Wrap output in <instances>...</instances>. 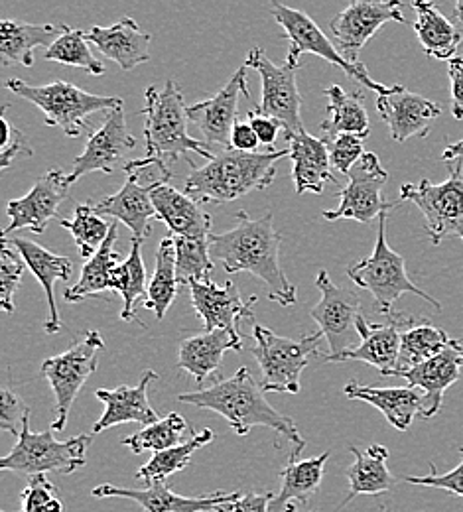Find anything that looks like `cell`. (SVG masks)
Wrapping results in <instances>:
<instances>
[{
    "mask_svg": "<svg viewBox=\"0 0 463 512\" xmlns=\"http://www.w3.org/2000/svg\"><path fill=\"white\" fill-rule=\"evenodd\" d=\"M282 237L274 227L272 211L259 219H253L247 211H237L235 225L221 235H211L209 247L225 272H249L261 278L268 300L288 308L296 304V286L280 266Z\"/></svg>",
    "mask_w": 463,
    "mask_h": 512,
    "instance_id": "1",
    "label": "cell"
},
{
    "mask_svg": "<svg viewBox=\"0 0 463 512\" xmlns=\"http://www.w3.org/2000/svg\"><path fill=\"white\" fill-rule=\"evenodd\" d=\"M144 105V140L146 156L142 160H133L125 172H144L148 168H158L164 180L172 178L170 166L190 152L201 158L213 160L215 154L205 146V142L196 140L188 134V105L180 91V85L174 79H168L162 89L148 87Z\"/></svg>",
    "mask_w": 463,
    "mask_h": 512,
    "instance_id": "2",
    "label": "cell"
},
{
    "mask_svg": "<svg viewBox=\"0 0 463 512\" xmlns=\"http://www.w3.org/2000/svg\"><path fill=\"white\" fill-rule=\"evenodd\" d=\"M178 400L217 412L237 436H247L253 428L263 426L278 432L296 448H306V440L300 436L296 422L268 404L263 386L253 379L247 367L239 369L231 379L219 377L203 390L184 392Z\"/></svg>",
    "mask_w": 463,
    "mask_h": 512,
    "instance_id": "3",
    "label": "cell"
},
{
    "mask_svg": "<svg viewBox=\"0 0 463 512\" xmlns=\"http://www.w3.org/2000/svg\"><path fill=\"white\" fill-rule=\"evenodd\" d=\"M286 156H290V150L245 154L229 148L215 154V158L201 168L188 158L192 174L184 182V192L199 205L241 199L247 193L268 188L276 178V162Z\"/></svg>",
    "mask_w": 463,
    "mask_h": 512,
    "instance_id": "4",
    "label": "cell"
},
{
    "mask_svg": "<svg viewBox=\"0 0 463 512\" xmlns=\"http://www.w3.org/2000/svg\"><path fill=\"white\" fill-rule=\"evenodd\" d=\"M4 85L14 95L36 105L44 113L48 127L62 128L69 138H77L87 130L89 127L87 117L101 111L109 113L125 105L121 97L93 95L67 81L30 85L24 79L14 77V79H8Z\"/></svg>",
    "mask_w": 463,
    "mask_h": 512,
    "instance_id": "5",
    "label": "cell"
},
{
    "mask_svg": "<svg viewBox=\"0 0 463 512\" xmlns=\"http://www.w3.org/2000/svg\"><path fill=\"white\" fill-rule=\"evenodd\" d=\"M387 217L389 213L379 217V231L377 241L371 256L361 258L351 268H347V276L363 290H369L375 300V312L383 316H393V306L397 304L402 294H414L434 306L436 310H442V304L434 300L430 294L420 290L406 274L404 258L393 251L387 243Z\"/></svg>",
    "mask_w": 463,
    "mask_h": 512,
    "instance_id": "6",
    "label": "cell"
},
{
    "mask_svg": "<svg viewBox=\"0 0 463 512\" xmlns=\"http://www.w3.org/2000/svg\"><path fill=\"white\" fill-rule=\"evenodd\" d=\"M255 347L251 355L261 367V386L265 392H300V377L314 357H322V333H310L302 339H288L276 335L265 325H253Z\"/></svg>",
    "mask_w": 463,
    "mask_h": 512,
    "instance_id": "7",
    "label": "cell"
},
{
    "mask_svg": "<svg viewBox=\"0 0 463 512\" xmlns=\"http://www.w3.org/2000/svg\"><path fill=\"white\" fill-rule=\"evenodd\" d=\"M93 442V434H81L69 438L66 442H58L54 438V430L32 432L30 416L24 420L22 432L12 451L2 457L0 469L12 471L28 477L44 475V473H62L71 475L79 467L87 463V449Z\"/></svg>",
    "mask_w": 463,
    "mask_h": 512,
    "instance_id": "8",
    "label": "cell"
},
{
    "mask_svg": "<svg viewBox=\"0 0 463 512\" xmlns=\"http://www.w3.org/2000/svg\"><path fill=\"white\" fill-rule=\"evenodd\" d=\"M270 10H272L274 20L280 24L288 44H290L288 54H286V64L300 69V58L304 54H312V56H318V58L326 60L328 64L339 67L349 77L363 83L367 89L375 91L377 95H389L393 91V87H387V85L375 81L369 75L365 65L347 62L339 54L337 46L331 44L326 32H322V28L304 10H296V8L284 6L280 2H272Z\"/></svg>",
    "mask_w": 463,
    "mask_h": 512,
    "instance_id": "9",
    "label": "cell"
},
{
    "mask_svg": "<svg viewBox=\"0 0 463 512\" xmlns=\"http://www.w3.org/2000/svg\"><path fill=\"white\" fill-rule=\"evenodd\" d=\"M450 178L442 184L420 180L404 184L400 199L414 203L424 215V229L432 245H440L448 237L463 241V160L450 162Z\"/></svg>",
    "mask_w": 463,
    "mask_h": 512,
    "instance_id": "10",
    "label": "cell"
},
{
    "mask_svg": "<svg viewBox=\"0 0 463 512\" xmlns=\"http://www.w3.org/2000/svg\"><path fill=\"white\" fill-rule=\"evenodd\" d=\"M105 349V341L99 331H87L83 339L71 343L66 353L50 357L42 365V375L52 386L56 396V420L52 424L54 432L66 428L71 406L83 388L97 371L99 353Z\"/></svg>",
    "mask_w": 463,
    "mask_h": 512,
    "instance_id": "11",
    "label": "cell"
},
{
    "mask_svg": "<svg viewBox=\"0 0 463 512\" xmlns=\"http://www.w3.org/2000/svg\"><path fill=\"white\" fill-rule=\"evenodd\" d=\"M316 286L322 292L320 302L312 310V320L318 323L320 333L328 341L330 353L322 355L324 363H337L345 353L359 347V294L347 288H339L331 282L328 270H320Z\"/></svg>",
    "mask_w": 463,
    "mask_h": 512,
    "instance_id": "12",
    "label": "cell"
},
{
    "mask_svg": "<svg viewBox=\"0 0 463 512\" xmlns=\"http://www.w3.org/2000/svg\"><path fill=\"white\" fill-rule=\"evenodd\" d=\"M245 65L253 67L259 73L263 85L261 103L255 107V111L278 121L282 125L286 140L306 132L300 117L302 95L296 85L298 67H292L286 62L282 65L270 62L261 48H253L249 52Z\"/></svg>",
    "mask_w": 463,
    "mask_h": 512,
    "instance_id": "13",
    "label": "cell"
},
{
    "mask_svg": "<svg viewBox=\"0 0 463 512\" xmlns=\"http://www.w3.org/2000/svg\"><path fill=\"white\" fill-rule=\"evenodd\" d=\"M347 178V186L339 192V205L322 213L326 221L351 219L357 223H371L397 207L393 201L383 197L389 172L383 168L377 154L365 152Z\"/></svg>",
    "mask_w": 463,
    "mask_h": 512,
    "instance_id": "14",
    "label": "cell"
},
{
    "mask_svg": "<svg viewBox=\"0 0 463 512\" xmlns=\"http://www.w3.org/2000/svg\"><path fill=\"white\" fill-rule=\"evenodd\" d=\"M134 148L136 138L127 127L123 107L109 111L103 125L91 130L83 154L75 158L73 168L67 174L69 186L91 172L115 174L117 170H125L131 164L129 154Z\"/></svg>",
    "mask_w": 463,
    "mask_h": 512,
    "instance_id": "15",
    "label": "cell"
},
{
    "mask_svg": "<svg viewBox=\"0 0 463 512\" xmlns=\"http://www.w3.org/2000/svg\"><path fill=\"white\" fill-rule=\"evenodd\" d=\"M402 6L404 4L397 0H357L347 4L330 22L331 36L335 38L339 54L351 64H361L359 52L387 22L406 24V18L402 16Z\"/></svg>",
    "mask_w": 463,
    "mask_h": 512,
    "instance_id": "16",
    "label": "cell"
},
{
    "mask_svg": "<svg viewBox=\"0 0 463 512\" xmlns=\"http://www.w3.org/2000/svg\"><path fill=\"white\" fill-rule=\"evenodd\" d=\"M247 69V65H241L219 93L188 109L190 123L198 127L203 142L223 146V150L231 148V132L239 121V99L243 95L251 97L247 85Z\"/></svg>",
    "mask_w": 463,
    "mask_h": 512,
    "instance_id": "17",
    "label": "cell"
},
{
    "mask_svg": "<svg viewBox=\"0 0 463 512\" xmlns=\"http://www.w3.org/2000/svg\"><path fill=\"white\" fill-rule=\"evenodd\" d=\"M69 188L71 186L64 170H50L24 197L12 199L8 203L6 215L10 217V223L2 231V237H8L18 229H30L32 233L42 235L52 219H62L58 209L66 201Z\"/></svg>",
    "mask_w": 463,
    "mask_h": 512,
    "instance_id": "18",
    "label": "cell"
},
{
    "mask_svg": "<svg viewBox=\"0 0 463 512\" xmlns=\"http://www.w3.org/2000/svg\"><path fill=\"white\" fill-rule=\"evenodd\" d=\"M192 306L203 323L205 333L225 329L235 335H241V321L253 320V308L259 302L257 296H251L249 302L241 300L239 288L229 280L223 286H217L211 280L190 284Z\"/></svg>",
    "mask_w": 463,
    "mask_h": 512,
    "instance_id": "19",
    "label": "cell"
},
{
    "mask_svg": "<svg viewBox=\"0 0 463 512\" xmlns=\"http://www.w3.org/2000/svg\"><path fill=\"white\" fill-rule=\"evenodd\" d=\"M420 318L408 314H393L387 323H371L363 316L359 318L357 329L361 343L357 349L345 353L337 363L361 361L375 367L383 377H395L400 357V337L402 331L418 323Z\"/></svg>",
    "mask_w": 463,
    "mask_h": 512,
    "instance_id": "20",
    "label": "cell"
},
{
    "mask_svg": "<svg viewBox=\"0 0 463 512\" xmlns=\"http://www.w3.org/2000/svg\"><path fill=\"white\" fill-rule=\"evenodd\" d=\"M377 113L391 130V138L406 142L408 138H426L434 121L442 115V107L395 85L389 95H377Z\"/></svg>",
    "mask_w": 463,
    "mask_h": 512,
    "instance_id": "21",
    "label": "cell"
},
{
    "mask_svg": "<svg viewBox=\"0 0 463 512\" xmlns=\"http://www.w3.org/2000/svg\"><path fill=\"white\" fill-rule=\"evenodd\" d=\"M99 499H131L146 512H215L217 507L233 503L241 493H213L205 497H184L174 493L166 483H154L146 489H125L115 485H99L91 491Z\"/></svg>",
    "mask_w": 463,
    "mask_h": 512,
    "instance_id": "22",
    "label": "cell"
},
{
    "mask_svg": "<svg viewBox=\"0 0 463 512\" xmlns=\"http://www.w3.org/2000/svg\"><path fill=\"white\" fill-rule=\"evenodd\" d=\"M158 375L154 371H144L140 377V383L136 386H119L113 390L99 388L95 396L105 404L103 416L95 422L93 434H101L109 428L121 426V424H140L144 428L156 424L160 418L154 412V408L148 402V384L156 381Z\"/></svg>",
    "mask_w": 463,
    "mask_h": 512,
    "instance_id": "23",
    "label": "cell"
},
{
    "mask_svg": "<svg viewBox=\"0 0 463 512\" xmlns=\"http://www.w3.org/2000/svg\"><path fill=\"white\" fill-rule=\"evenodd\" d=\"M462 367V353L454 345V339H452V345L448 349H444L440 355L398 375L400 379H404L408 383V386L422 390L424 406H422L420 416L424 420L434 418L442 410L444 394L452 384L458 383Z\"/></svg>",
    "mask_w": 463,
    "mask_h": 512,
    "instance_id": "24",
    "label": "cell"
},
{
    "mask_svg": "<svg viewBox=\"0 0 463 512\" xmlns=\"http://www.w3.org/2000/svg\"><path fill=\"white\" fill-rule=\"evenodd\" d=\"M140 176H142V172L127 174V180L119 192L103 197L93 207L101 217L105 215V217H113V219L125 223L133 231L134 239L144 241L152 231L150 221L158 215H156V209L152 203L154 182H150L148 186H142L138 182Z\"/></svg>",
    "mask_w": 463,
    "mask_h": 512,
    "instance_id": "25",
    "label": "cell"
},
{
    "mask_svg": "<svg viewBox=\"0 0 463 512\" xmlns=\"http://www.w3.org/2000/svg\"><path fill=\"white\" fill-rule=\"evenodd\" d=\"M85 40L125 71L150 60L152 36L144 32L131 16L121 18L109 28L93 26L85 32Z\"/></svg>",
    "mask_w": 463,
    "mask_h": 512,
    "instance_id": "26",
    "label": "cell"
},
{
    "mask_svg": "<svg viewBox=\"0 0 463 512\" xmlns=\"http://www.w3.org/2000/svg\"><path fill=\"white\" fill-rule=\"evenodd\" d=\"M152 203L158 219L170 229V235L211 239V217L188 193L178 192L164 180H158L152 188Z\"/></svg>",
    "mask_w": 463,
    "mask_h": 512,
    "instance_id": "27",
    "label": "cell"
},
{
    "mask_svg": "<svg viewBox=\"0 0 463 512\" xmlns=\"http://www.w3.org/2000/svg\"><path fill=\"white\" fill-rule=\"evenodd\" d=\"M227 351H243V335H235L225 329L211 333H201L188 337L180 343L178 367L192 375L196 383L203 384L207 379H219V369L223 355Z\"/></svg>",
    "mask_w": 463,
    "mask_h": 512,
    "instance_id": "28",
    "label": "cell"
},
{
    "mask_svg": "<svg viewBox=\"0 0 463 512\" xmlns=\"http://www.w3.org/2000/svg\"><path fill=\"white\" fill-rule=\"evenodd\" d=\"M2 241H6L14 251L20 253L26 266L32 270V274L42 284V288L46 292V302H48V320L44 323V331L58 333L62 329V321H60L58 306H56L54 288H56L58 280L67 282L71 278L73 262L67 256L54 255L52 251L44 249L42 245L22 239V237H16V239L2 237Z\"/></svg>",
    "mask_w": 463,
    "mask_h": 512,
    "instance_id": "29",
    "label": "cell"
},
{
    "mask_svg": "<svg viewBox=\"0 0 463 512\" xmlns=\"http://www.w3.org/2000/svg\"><path fill=\"white\" fill-rule=\"evenodd\" d=\"M290 142V160H292V180L296 193H324L328 184H337V178L331 174L330 152L324 138H316L308 132H302Z\"/></svg>",
    "mask_w": 463,
    "mask_h": 512,
    "instance_id": "30",
    "label": "cell"
},
{
    "mask_svg": "<svg viewBox=\"0 0 463 512\" xmlns=\"http://www.w3.org/2000/svg\"><path fill=\"white\" fill-rule=\"evenodd\" d=\"M302 448H296L290 453L288 465L282 469L280 479V491L272 497L270 512H296L294 501L306 505L314 493H318L322 479H324V467L330 459V451L310 457V459H298Z\"/></svg>",
    "mask_w": 463,
    "mask_h": 512,
    "instance_id": "31",
    "label": "cell"
},
{
    "mask_svg": "<svg viewBox=\"0 0 463 512\" xmlns=\"http://www.w3.org/2000/svg\"><path fill=\"white\" fill-rule=\"evenodd\" d=\"M343 394L349 400H363L375 406L379 412H383L389 424L400 432H406L410 428L414 416L420 414L424 406V394L412 386L377 388V386H363L351 381L345 384Z\"/></svg>",
    "mask_w": 463,
    "mask_h": 512,
    "instance_id": "32",
    "label": "cell"
},
{
    "mask_svg": "<svg viewBox=\"0 0 463 512\" xmlns=\"http://www.w3.org/2000/svg\"><path fill=\"white\" fill-rule=\"evenodd\" d=\"M66 26L52 24H26L16 20L0 22V62L2 65H34L36 48H50Z\"/></svg>",
    "mask_w": 463,
    "mask_h": 512,
    "instance_id": "33",
    "label": "cell"
},
{
    "mask_svg": "<svg viewBox=\"0 0 463 512\" xmlns=\"http://www.w3.org/2000/svg\"><path fill=\"white\" fill-rule=\"evenodd\" d=\"M416 10L414 32L428 58L450 62L463 42V30L444 16L432 2H412Z\"/></svg>",
    "mask_w": 463,
    "mask_h": 512,
    "instance_id": "34",
    "label": "cell"
},
{
    "mask_svg": "<svg viewBox=\"0 0 463 512\" xmlns=\"http://www.w3.org/2000/svg\"><path fill=\"white\" fill-rule=\"evenodd\" d=\"M349 451L355 455V461L351 467L345 469V475L349 481V493L343 499L341 507L351 503L359 495H379L393 489L397 479L387 467L389 449L373 444L367 449L349 446Z\"/></svg>",
    "mask_w": 463,
    "mask_h": 512,
    "instance_id": "35",
    "label": "cell"
},
{
    "mask_svg": "<svg viewBox=\"0 0 463 512\" xmlns=\"http://www.w3.org/2000/svg\"><path fill=\"white\" fill-rule=\"evenodd\" d=\"M119 225L111 223V233L101 249L91 256L81 268L79 282L64 292V298L69 304H77L81 300L101 296L111 290L113 272L119 266V251H117Z\"/></svg>",
    "mask_w": 463,
    "mask_h": 512,
    "instance_id": "36",
    "label": "cell"
},
{
    "mask_svg": "<svg viewBox=\"0 0 463 512\" xmlns=\"http://www.w3.org/2000/svg\"><path fill=\"white\" fill-rule=\"evenodd\" d=\"M324 95L328 97V117L320 125V130L326 142L339 134H353L361 138L369 136V115L365 111V95L361 91L347 93L339 85H330Z\"/></svg>",
    "mask_w": 463,
    "mask_h": 512,
    "instance_id": "37",
    "label": "cell"
},
{
    "mask_svg": "<svg viewBox=\"0 0 463 512\" xmlns=\"http://www.w3.org/2000/svg\"><path fill=\"white\" fill-rule=\"evenodd\" d=\"M452 345V339L448 333L428 320H418L412 327L402 331L400 337V357L395 377L434 359L444 349Z\"/></svg>",
    "mask_w": 463,
    "mask_h": 512,
    "instance_id": "38",
    "label": "cell"
},
{
    "mask_svg": "<svg viewBox=\"0 0 463 512\" xmlns=\"http://www.w3.org/2000/svg\"><path fill=\"white\" fill-rule=\"evenodd\" d=\"M178 274H176V245L174 237L168 235L160 241L156 251V268L148 282V298L144 300V308L152 310L158 320H164L168 308L174 304L178 296Z\"/></svg>",
    "mask_w": 463,
    "mask_h": 512,
    "instance_id": "39",
    "label": "cell"
},
{
    "mask_svg": "<svg viewBox=\"0 0 463 512\" xmlns=\"http://www.w3.org/2000/svg\"><path fill=\"white\" fill-rule=\"evenodd\" d=\"M213 440H215V434L207 428L201 432H194L192 438L182 442L180 446L154 453L150 461L136 471V479H140L146 487L154 483H166L168 477L184 471L192 463V455L198 449L209 446Z\"/></svg>",
    "mask_w": 463,
    "mask_h": 512,
    "instance_id": "40",
    "label": "cell"
},
{
    "mask_svg": "<svg viewBox=\"0 0 463 512\" xmlns=\"http://www.w3.org/2000/svg\"><path fill=\"white\" fill-rule=\"evenodd\" d=\"M142 241L134 239L131 241V253L127 256L125 262H121L115 272H113V282H111V290L121 294L123 298V312H121V320L138 321L140 325H144L142 321L136 320V302L140 298H148V282H146V266L142 260L140 253Z\"/></svg>",
    "mask_w": 463,
    "mask_h": 512,
    "instance_id": "41",
    "label": "cell"
},
{
    "mask_svg": "<svg viewBox=\"0 0 463 512\" xmlns=\"http://www.w3.org/2000/svg\"><path fill=\"white\" fill-rule=\"evenodd\" d=\"M60 225L67 229L75 241L79 256L91 258L111 233V225L95 211L91 203H79L71 219L62 217Z\"/></svg>",
    "mask_w": 463,
    "mask_h": 512,
    "instance_id": "42",
    "label": "cell"
},
{
    "mask_svg": "<svg viewBox=\"0 0 463 512\" xmlns=\"http://www.w3.org/2000/svg\"><path fill=\"white\" fill-rule=\"evenodd\" d=\"M188 430L192 432V426H188V422L180 414L170 412L166 418L158 420L156 424L142 428L140 432H136L129 438H123L121 444L127 446L133 453H142V451L158 453V451L180 446Z\"/></svg>",
    "mask_w": 463,
    "mask_h": 512,
    "instance_id": "43",
    "label": "cell"
},
{
    "mask_svg": "<svg viewBox=\"0 0 463 512\" xmlns=\"http://www.w3.org/2000/svg\"><path fill=\"white\" fill-rule=\"evenodd\" d=\"M174 237V235H172ZM211 239L194 237H174L176 245V274L180 284H194L211 280L213 260H211Z\"/></svg>",
    "mask_w": 463,
    "mask_h": 512,
    "instance_id": "44",
    "label": "cell"
},
{
    "mask_svg": "<svg viewBox=\"0 0 463 512\" xmlns=\"http://www.w3.org/2000/svg\"><path fill=\"white\" fill-rule=\"evenodd\" d=\"M44 60L56 62V64L69 65V67H79L91 75H103L105 65L101 64L91 48L89 42L85 40L83 30H71L67 28L64 34L44 52Z\"/></svg>",
    "mask_w": 463,
    "mask_h": 512,
    "instance_id": "45",
    "label": "cell"
},
{
    "mask_svg": "<svg viewBox=\"0 0 463 512\" xmlns=\"http://www.w3.org/2000/svg\"><path fill=\"white\" fill-rule=\"evenodd\" d=\"M24 258L14 251L6 241H2L0 251V306L6 314H14V296L22 282Z\"/></svg>",
    "mask_w": 463,
    "mask_h": 512,
    "instance_id": "46",
    "label": "cell"
},
{
    "mask_svg": "<svg viewBox=\"0 0 463 512\" xmlns=\"http://www.w3.org/2000/svg\"><path fill=\"white\" fill-rule=\"evenodd\" d=\"M24 512H64V501L60 499L58 487L46 479V475H36L28 479L26 489L20 495Z\"/></svg>",
    "mask_w": 463,
    "mask_h": 512,
    "instance_id": "47",
    "label": "cell"
},
{
    "mask_svg": "<svg viewBox=\"0 0 463 512\" xmlns=\"http://www.w3.org/2000/svg\"><path fill=\"white\" fill-rule=\"evenodd\" d=\"M326 144L330 152L331 168L343 176H349L353 166L365 156V138L361 136L339 134L328 140Z\"/></svg>",
    "mask_w": 463,
    "mask_h": 512,
    "instance_id": "48",
    "label": "cell"
},
{
    "mask_svg": "<svg viewBox=\"0 0 463 512\" xmlns=\"http://www.w3.org/2000/svg\"><path fill=\"white\" fill-rule=\"evenodd\" d=\"M28 416H30V408L24 404V400L14 390L4 386L0 394V428L4 432L20 436L24 420Z\"/></svg>",
    "mask_w": 463,
    "mask_h": 512,
    "instance_id": "49",
    "label": "cell"
},
{
    "mask_svg": "<svg viewBox=\"0 0 463 512\" xmlns=\"http://www.w3.org/2000/svg\"><path fill=\"white\" fill-rule=\"evenodd\" d=\"M2 144H0V164H2V170H8L10 164L18 158V156H26V158H32L34 150L26 138V134L22 130H18L16 127H12L4 113H2Z\"/></svg>",
    "mask_w": 463,
    "mask_h": 512,
    "instance_id": "50",
    "label": "cell"
},
{
    "mask_svg": "<svg viewBox=\"0 0 463 512\" xmlns=\"http://www.w3.org/2000/svg\"><path fill=\"white\" fill-rule=\"evenodd\" d=\"M462 455V461L456 469L448 471V473H438L436 467L432 465V473L424 475V477H404L406 483L410 485H420V487H432V489H442L448 491L452 495H458L463 499V448L458 449Z\"/></svg>",
    "mask_w": 463,
    "mask_h": 512,
    "instance_id": "51",
    "label": "cell"
},
{
    "mask_svg": "<svg viewBox=\"0 0 463 512\" xmlns=\"http://www.w3.org/2000/svg\"><path fill=\"white\" fill-rule=\"evenodd\" d=\"M448 75L452 85V115L454 119H463V56H456L448 62Z\"/></svg>",
    "mask_w": 463,
    "mask_h": 512,
    "instance_id": "52",
    "label": "cell"
},
{
    "mask_svg": "<svg viewBox=\"0 0 463 512\" xmlns=\"http://www.w3.org/2000/svg\"><path fill=\"white\" fill-rule=\"evenodd\" d=\"M270 503H272L270 493H263V495L249 493V495H241L233 503L217 507L215 512H270Z\"/></svg>",
    "mask_w": 463,
    "mask_h": 512,
    "instance_id": "53",
    "label": "cell"
},
{
    "mask_svg": "<svg viewBox=\"0 0 463 512\" xmlns=\"http://www.w3.org/2000/svg\"><path fill=\"white\" fill-rule=\"evenodd\" d=\"M247 121H249V125L253 127V130L257 132L259 142L272 150V144L276 142V138H278V134L282 130V125L278 121L266 117V115H261L259 111H249L247 113Z\"/></svg>",
    "mask_w": 463,
    "mask_h": 512,
    "instance_id": "54",
    "label": "cell"
},
{
    "mask_svg": "<svg viewBox=\"0 0 463 512\" xmlns=\"http://www.w3.org/2000/svg\"><path fill=\"white\" fill-rule=\"evenodd\" d=\"M259 136L249 125V121H237V125L231 132V150L245 152V154H255L259 152Z\"/></svg>",
    "mask_w": 463,
    "mask_h": 512,
    "instance_id": "55",
    "label": "cell"
},
{
    "mask_svg": "<svg viewBox=\"0 0 463 512\" xmlns=\"http://www.w3.org/2000/svg\"><path fill=\"white\" fill-rule=\"evenodd\" d=\"M442 160H444L446 164L463 160V138L460 142H454V144L446 146V150L442 152Z\"/></svg>",
    "mask_w": 463,
    "mask_h": 512,
    "instance_id": "56",
    "label": "cell"
},
{
    "mask_svg": "<svg viewBox=\"0 0 463 512\" xmlns=\"http://www.w3.org/2000/svg\"><path fill=\"white\" fill-rule=\"evenodd\" d=\"M456 18H458V22L460 24H463V0H460V2H456Z\"/></svg>",
    "mask_w": 463,
    "mask_h": 512,
    "instance_id": "57",
    "label": "cell"
},
{
    "mask_svg": "<svg viewBox=\"0 0 463 512\" xmlns=\"http://www.w3.org/2000/svg\"><path fill=\"white\" fill-rule=\"evenodd\" d=\"M454 345L460 349V353H462L463 357V341H460V339H454Z\"/></svg>",
    "mask_w": 463,
    "mask_h": 512,
    "instance_id": "58",
    "label": "cell"
}]
</instances>
